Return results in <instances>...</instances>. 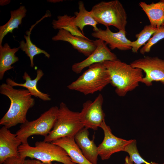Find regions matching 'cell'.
<instances>
[{"instance_id": "cell-1", "label": "cell", "mask_w": 164, "mask_h": 164, "mask_svg": "<svg viewBox=\"0 0 164 164\" xmlns=\"http://www.w3.org/2000/svg\"><path fill=\"white\" fill-rule=\"evenodd\" d=\"M0 93L8 97L10 101V107L0 119V125L8 129L27 120L28 110L35 104V101L27 89H16L6 83L0 86Z\"/></svg>"}, {"instance_id": "cell-2", "label": "cell", "mask_w": 164, "mask_h": 164, "mask_svg": "<svg viewBox=\"0 0 164 164\" xmlns=\"http://www.w3.org/2000/svg\"><path fill=\"white\" fill-rule=\"evenodd\" d=\"M103 63L109 73L110 84L115 88V91L119 96L124 97L136 88L144 77L141 69L133 67L118 59Z\"/></svg>"}, {"instance_id": "cell-3", "label": "cell", "mask_w": 164, "mask_h": 164, "mask_svg": "<svg viewBox=\"0 0 164 164\" xmlns=\"http://www.w3.org/2000/svg\"><path fill=\"white\" fill-rule=\"evenodd\" d=\"M88 67L76 80L67 86L68 89L87 95L101 91L110 84V75L103 62Z\"/></svg>"}, {"instance_id": "cell-4", "label": "cell", "mask_w": 164, "mask_h": 164, "mask_svg": "<svg viewBox=\"0 0 164 164\" xmlns=\"http://www.w3.org/2000/svg\"><path fill=\"white\" fill-rule=\"evenodd\" d=\"M84 128L80 112L71 111L61 102L53 129L44 137L43 141L51 142L62 138L74 137Z\"/></svg>"}, {"instance_id": "cell-5", "label": "cell", "mask_w": 164, "mask_h": 164, "mask_svg": "<svg viewBox=\"0 0 164 164\" xmlns=\"http://www.w3.org/2000/svg\"><path fill=\"white\" fill-rule=\"evenodd\" d=\"M19 156L35 159L44 163L55 161L63 164H76L72 162L67 153L62 148L52 142L37 141L35 146L28 143L22 144L19 147Z\"/></svg>"}, {"instance_id": "cell-6", "label": "cell", "mask_w": 164, "mask_h": 164, "mask_svg": "<svg viewBox=\"0 0 164 164\" xmlns=\"http://www.w3.org/2000/svg\"><path fill=\"white\" fill-rule=\"evenodd\" d=\"M90 11L98 24L106 27L113 26L119 30L126 31L127 14L119 0L101 1L93 6Z\"/></svg>"}, {"instance_id": "cell-7", "label": "cell", "mask_w": 164, "mask_h": 164, "mask_svg": "<svg viewBox=\"0 0 164 164\" xmlns=\"http://www.w3.org/2000/svg\"><path fill=\"white\" fill-rule=\"evenodd\" d=\"M58 109L57 106H53L36 120L31 121L27 120L22 124L15 134L22 144L28 143V138L32 135H39L44 137L47 135L53 128Z\"/></svg>"}, {"instance_id": "cell-8", "label": "cell", "mask_w": 164, "mask_h": 164, "mask_svg": "<svg viewBox=\"0 0 164 164\" xmlns=\"http://www.w3.org/2000/svg\"><path fill=\"white\" fill-rule=\"evenodd\" d=\"M130 65L145 73L141 83L148 87L151 86L154 81L159 82L164 85V60L157 56H146L134 60Z\"/></svg>"}, {"instance_id": "cell-9", "label": "cell", "mask_w": 164, "mask_h": 164, "mask_svg": "<svg viewBox=\"0 0 164 164\" xmlns=\"http://www.w3.org/2000/svg\"><path fill=\"white\" fill-rule=\"evenodd\" d=\"M104 101L103 96L98 94L92 101L88 100L83 103L80 112L81 121L84 127L97 130L105 120V114L102 109Z\"/></svg>"}, {"instance_id": "cell-10", "label": "cell", "mask_w": 164, "mask_h": 164, "mask_svg": "<svg viewBox=\"0 0 164 164\" xmlns=\"http://www.w3.org/2000/svg\"><path fill=\"white\" fill-rule=\"evenodd\" d=\"M100 128L103 129L104 134L102 142L97 147L99 155L102 160L108 159L114 153L125 151L126 147L132 141V139L126 140L114 135L105 120Z\"/></svg>"}, {"instance_id": "cell-11", "label": "cell", "mask_w": 164, "mask_h": 164, "mask_svg": "<svg viewBox=\"0 0 164 164\" xmlns=\"http://www.w3.org/2000/svg\"><path fill=\"white\" fill-rule=\"evenodd\" d=\"M94 41L96 48L94 52L86 59L72 65V70L75 73H80L85 68L95 63L117 59L116 55L111 52L104 41L99 39Z\"/></svg>"}, {"instance_id": "cell-12", "label": "cell", "mask_w": 164, "mask_h": 164, "mask_svg": "<svg viewBox=\"0 0 164 164\" xmlns=\"http://www.w3.org/2000/svg\"><path fill=\"white\" fill-rule=\"evenodd\" d=\"M126 33V31L123 30L113 32L108 27L105 30L98 28L96 31L92 32L91 35L94 38L102 40L107 45L109 44L111 50L117 49L126 51L132 49V42L127 38Z\"/></svg>"}, {"instance_id": "cell-13", "label": "cell", "mask_w": 164, "mask_h": 164, "mask_svg": "<svg viewBox=\"0 0 164 164\" xmlns=\"http://www.w3.org/2000/svg\"><path fill=\"white\" fill-rule=\"evenodd\" d=\"M22 144L15 134L3 126L0 129V164L9 158L20 157L18 149Z\"/></svg>"}, {"instance_id": "cell-14", "label": "cell", "mask_w": 164, "mask_h": 164, "mask_svg": "<svg viewBox=\"0 0 164 164\" xmlns=\"http://www.w3.org/2000/svg\"><path fill=\"white\" fill-rule=\"evenodd\" d=\"M52 39L53 41L67 42L79 52L87 57L93 53L96 48L94 40L74 36L63 29L59 30L57 34L53 36Z\"/></svg>"}, {"instance_id": "cell-15", "label": "cell", "mask_w": 164, "mask_h": 164, "mask_svg": "<svg viewBox=\"0 0 164 164\" xmlns=\"http://www.w3.org/2000/svg\"><path fill=\"white\" fill-rule=\"evenodd\" d=\"M89 135L88 129L84 127L75 135L74 140L87 160L93 164H97L99 155L97 147L93 140L89 139Z\"/></svg>"}, {"instance_id": "cell-16", "label": "cell", "mask_w": 164, "mask_h": 164, "mask_svg": "<svg viewBox=\"0 0 164 164\" xmlns=\"http://www.w3.org/2000/svg\"><path fill=\"white\" fill-rule=\"evenodd\" d=\"M36 73V78L32 80L27 72H25L22 76L23 79L25 80L24 83L16 82L10 78L6 79V83L13 87L18 86L24 87L27 89L32 96L38 97L44 101H50L51 98L49 94L41 92L37 88V85L38 81L44 75L43 72L41 69H39L37 70Z\"/></svg>"}, {"instance_id": "cell-17", "label": "cell", "mask_w": 164, "mask_h": 164, "mask_svg": "<svg viewBox=\"0 0 164 164\" xmlns=\"http://www.w3.org/2000/svg\"><path fill=\"white\" fill-rule=\"evenodd\" d=\"M51 142L64 149L73 162L78 164H93L85 157L76 142L74 137L62 138Z\"/></svg>"}, {"instance_id": "cell-18", "label": "cell", "mask_w": 164, "mask_h": 164, "mask_svg": "<svg viewBox=\"0 0 164 164\" xmlns=\"http://www.w3.org/2000/svg\"><path fill=\"white\" fill-rule=\"evenodd\" d=\"M139 5L148 16L150 25L159 29L164 22L163 0L150 4L140 2Z\"/></svg>"}, {"instance_id": "cell-19", "label": "cell", "mask_w": 164, "mask_h": 164, "mask_svg": "<svg viewBox=\"0 0 164 164\" xmlns=\"http://www.w3.org/2000/svg\"><path fill=\"white\" fill-rule=\"evenodd\" d=\"M19 47L11 48L7 43L0 46V80H2L5 73L13 68L12 65L18 61L19 58L15 53Z\"/></svg>"}, {"instance_id": "cell-20", "label": "cell", "mask_w": 164, "mask_h": 164, "mask_svg": "<svg viewBox=\"0 0 164 164\" xmlns=\"http://www.w3.org/2000/svg\"><path fill=\"white\" fill-rule=\"evenodd\" d=\"M27 11L24 5L10 11L9 20L5 24L0 26V46H2V41L5 36L9 32L12 33L14 29H18L19 26L21 25L22 19L26 16Z\"/></svg>"}, {"instance_id": "cell-21", "label": "cell", "mask_w": 164, "mask_h": 164, "mask_svg": "<svg viewBox=\"0 0 164 164\" xmlns=\"http://www.w3.org/2000/svg\"><path fill=\"white\" fill-rule=\"evenodd\" d=\"M79 12L74 13L75 17L73 20L74 24L84 34L83 29L87 26H90L93 27V31H97L98 28L97 27L98 23L93 17L91 11L87 10L82 1L78 2Z\"/></svg>"}, {"instance_id": "cell-22", "label": "cell", "mask_w": 164, "mask_h": 164, "mask_svg": "<svg viewBox=\"0 0 164 164\" xmlns=\"http://www.w3.org/2000/svg\"><path fill=\"white\" fill-rule=\"evenodd\" d=\"M74 17L75 15L71 16L66 14L63 15H58L56 20H53L52 22V27L55 29H63L74 36L89 39L75 26L73 22Z\"/></svg>"}, {"instance_id": "cell-23", "label": "cell", "mask_w": 164, "mask_h": 164, "mask_svg": "<svg viewBox=\"0 0 164 164\" xmlns=\"http://www.w3.org/2000/svg\"><path fill=\"white\" fill-rule=\"evenodd\" d=\"M31 30L27 31L24 37L26 42L24 40H21L19 43V47L28 56L30 60V66L33 67L34 66L33 58L35 56L40 53L43 54L45 56L48 58L50 57V55L47 52L37 47L31 41L30 37Z\"/></svg>"}, {"instance_id": "cell-24", "label": "cell", "mask_w": 164, "mask_h": 164, "mask_svg": "<svg viewBox=\"0 0 164 164\" xmlns=\"http://www.w3.org/2000/svg\"><path fill=\"white\" fill-rule=\"evenodd\" d=\"M157 29L156 27L150 24L145 26L139 33L135 35V37L137 38L136 40L132 41L131 44L132 51L134 53H137L139 49L145 44Z\"/></svg>"}, {"instance_id": "cell-25", "label": "cell", "mask_w": 164, "mask_h": 164, "mask_svg": "<svg viewBox=\"0 0 164 164\" xmlns=\"http://www.w3.org/2000/svg\"><path fill=\"white\" fill-rule=\"evenodd\" d=\"M136 144V140L132 139L131 142L126 147L124 151L128 153L130 159L134 164H159L155 162L149 163L144 159L139 154ZM162 164H164V163Z\"/></svg>"}, {"instance_id": "cell-26", "label": "cell", "mask_w": 164, "mask_h": 164, "mask_svg": "<svg viewBox=\"0 0 164 164\" xmlns=\"http://www.w3.org/2000/svg\"><path fill=\"white\" fill-rule=\"evenodd\" d=\"M164 38V25L161 26L157 29L145 44L140 50L141 54L144 55L145 53H149L152 46L159 41Z\"/></svg>"}, {"instance_id": "cell-27", "label": "cell", "mask_w": 164, "mask_h": 164, "mask_svg": "<svg viewBox=\"0 0 164 164\" xmlns=\"http://www.w3.org/2000/svg\"><path fill=\"white\" fill-rule=\"evenodd\" d=\"M25 158L12 157L6 159L2 164H24Z\"/></svg>"}, {"instance_id": "cell-28", "label": "cell", "mask_w": 164, "mask_h": 164, "mask_svg": "<svg viewBox=\"0 0 164 164\" xmlns=\"http://www.w3.org/2000/svg\"><path fill=\"white\" fill-rule=\"evenodd\" d=\"M11 2L10 0H0V5L4 6L9 4Z\"/></svg>"}, {"instance_id": "cell-29", "label": "cell", "mask_w": 164, "mask_h": 164, "mask_svg": "<svg viewBox=\"0 0 164 164\" xmlns=\"http://www.w3.org/2000/svg\"><path fill=\"white\" fill-rule=\"evenodd\" d=\"M125 164H133V163L129 157L127 156L125 159Z\"/></svg>"}, {"instance_id": "cell-30", "label": "cell", "mask_w": 164, "mask_h": 164, "mask_svg": "<svg viewBox=\"0 0 164 164\" xmlns=\"http://www.w3.org/2000/svg\"><path fill=\"white\" fill-rule=\"evenodd\" d=\"M33 164H52V162L49 163H44L37 159L33 160Z\"/></svg>"}, {"instance_id": "cell-31", "label": "cell", "mask_w": 164, "mask_h": 164, "mask_svg": "<svg viewBox=\"0 0 164 164\" xmlns=\"http://www.w3.org/2000/svg\"><path fill=\"white\" fill-rule=\"evenodd\" d=\"M24 164H33V160L29 159L25 160Z\"/></svg>"}, {"instance_id": "cell-32", "label": "cell", "mask_w": 164, "mask_h": 164, "mask_svg": "<svg viewBox=\"0 0 164 164\" xmlns=\"http://www.w3.org/2000/svg\"><path fill=\"white\" fill-rule=\"evenodd\" d=\"M63 0H47V1L48 2H53V3H56L58 2H62Z\"/></svg>"}, {"instance_id": "cell-33", "label": "cell", "mask_w": 164, "mask_h": 164, "mask_svg": "<svg viewBox=\"0 0 164 164\" xmlns=\"http://www.w3.org/2000/svg\"><path fill=\"white\" fill-rule=\"evenodd\" d=\"M164 25V22H163V23L162 24V26Z\"/></svg>"}, {"instance_id": "cell-34", "label": "cell", "mask_w": 164, "mask_h": 164, "mask_svg": "<svg viewBox=\"0 0 164 164\" xmlns=\"http://www.w3.org/2000/svg\"><path fill=\"white\" fill-rule=\"evenodd\" d=\"M54 164H58V163H55Z\"/></svg>"}, {"instance_id": "cell-35", "label": "cell", "mask_w": 164, "mask_h": 164, "mask_svg": "<svg viewBox=\"0 0 164 164\" xmlns=\"http://www.w3.org/2000/svg\"><path fill=\"white\" fill-rule=\"evenodd\" d=\"M164 1V0H163Z\"/></svg>"}]
</instances>
